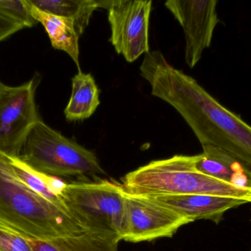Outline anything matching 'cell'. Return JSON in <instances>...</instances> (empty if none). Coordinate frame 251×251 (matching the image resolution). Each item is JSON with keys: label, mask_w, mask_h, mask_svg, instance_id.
I'll use <instances>...</instances> for the list:
<instances>
[{"label": "cell", "mask_w": 251, "mask_h": 251, "mask_svg": "<svg viewBox=\"0 0 251 251\" xmlns=\"http://www.w3.org/2000/svg\"><path fill=\"white\" fill-rule=\"evenodd\" d=\"M24 28L22 23L0 10V42Z\"/></svg>", "instance_id": "cell-19"}, {"label": "cell", "mask_w": 251, "mask_h": 251, "mask_svg": "<svg viewBox=\"0 0 251 251\" xmlns=\"http://www.w3.org/2000/svg\"><path fill=\"white\" fill-rule=\"evenodd\" d=\"M190 223L191 220L151 197L128 194L125 190L124 241L137 243L171 238Z\"/></svg>", "instance_id": "cell-7"}, {"label": "cell", "mask_w": 251, "mask_h": 251, "mask_svg": "<svg viewBox=\"0 0 251 251\" xmlns=\"http://www.w3.org/2000/svg\"><path fill=\"white\" fill-rule=\"evenodd\" d=\"M0 224L32 240H51L86 232L61 208L32 191L0 152Z\"/></svg>", "instance_id": "cell-2"}, {"label": "cell", "mask_w": 251, "mask_h": 251, "mask_svg": "<svg viewBox=\"0 0 251 251\" xmlns=\"http://www.w3.org/2000/svg\"><path fill=\"white\" fill-rule=\"evenodd\" d=\"M9 157L16 175L24 184L46 200L66 212L61 198V192L66 184L65 181L60 178L32 169L19 157Z\"/></svg>", "instance_id": "cell-16"}, {"label": "cell", "mask_w": 251, "mask_h": 251, "mask_svg": "<svg viewBox=\"0 0 251 251\" xmlns=\"http://www.w3.org/2000/svg\"></svg>", "instance_id": "cell-21"}, {"label": "cell", "mask_w": 251, "mask_h": 251, "mask_svg": "<svg viewBox=\"0 0 251 251\" xmlns=\"http://www.w3.org/2000/svg\"><path fill=\"white\" fill-rule=\"evenodd\" d=\"M217 0H168L165 6L182 27L185 38V61L194 68L212 44L219 23Z\"/></svg>", "instance_id": "cell-9"}, {"label": "cell", "mask_w": 251, "mask_h": 251, "mask_svg": "<svg viewBox=\"0 0 251 251\" xmlns=\"http://www.w3.org/2000/svg\"><path fill=\"white\" fill-rule=\"evenodd\" d=\"M149 197L193 223L198 220H207L216 224L222 221L227 211L249 203L242 199L204 195Z\"/></svg>", "instance_id": "cell-10"}, {"label": "cell", "mask_w": 251, "mask_h": 251, "mask_svg": "<svg viewBox=\"0 0 251 251\" xmlns=\"http://www.w3.org/2000/svg\"><path fill=\"white\" fill-rule=\"evenodd\" d=\"M141 76L151 94L174 108L202 146L219 147L251 167V126L227 109L194 78L170 64L159 51L145 55Z\"/></svg>", "instance_id": "cell-1"}, {"label": "cell", "mask_w": 251, "mask_h": 251, "mask_svg": "<svg viewBox=\"0 0 251 251\" xmlns=\"http://www.w3.org/2000/svg\"><path fill=\"white\" fill-rule=\"evenodd\" d=\"M35 7L55 16L72 19L79 36L83 34L93 13L98 8L108 9L112 1L102 0H29Z\"/></svg>", "instance_id": "cell-15"}, {"label": "cell", "mask_w": 251, "mask_h": 251, "mask_svg": "<svg viewBox=\"0 0 251 251\" xmlns=\"http://www.w3.org/2000/svg\"><path fill=\"white\" fill-rule=\"evenodd\" d=\"M196 169L199 172L234 187L251 190V167L219 147L202 146Z\"/></svg>", "instance_id": "cell-11"}, {"label": "cell", "mask_w": 251, "mask_h": 251, "mask_svg": "<svg viewBox=\"0 0 251 251\" xmlns=\"http://www.w3.org/2000/svg\"><path fill=\"white\" fill-rule=\"evenodd\" d=\"M250 203H251V200H250Z\"/></svg>", "instance_id": "cell-20"}, {"label": "cell", "mask_w": 251, "mask_h": 251, "mask_svg": "<svg viewBox=\"0 0 251 251\" xmlns=\"http://www.w3.org/2000/svg\"><path fill=\"white\" fill-rule=\"evenodd\" d=\"M199 155H176L152 161L123 177L126 193L145 197L160 196H219L242 199L250 203L251 190L234 187L208 176L196 169Z\"/></svg>", "instance_id": "cell-3"}, {"label": "cell", "mask_w": 251, "mask_h": 251, "mask_svg": "<svg viewBox=\"0 0 251 251\" xmlns=\"http://www.w3.org/2000/svg\"><path fill=\"white\" fill-rule=\"evenodd\" d=\"M19 157L32 169L57 178L105 174L94 152L66 138L42 119L29 133Z\"/></svg>", "instance_id": "cell-4"}, {"label": "cell", "mask_w": 251, "mask_h": 251, "mask_svg": "<svg viewBox=\"0 0 251 251\" xmlns=\"http://www.w3.org/2000/svg\"><path fill=\"white\" fill-rule=\"evenodd\" d=\"M151 0H114L108 10L110 42L118 54L131 63L149 53Z\"/></svg>", "instance_id": "cell-8"}, {"label": "cell", "mask_w": 251, "mask_h": 251, "mask_svg": "<svg viewBox=\"0 0 251 251\" xmlns=\"http://www.w3.org/2000/svg\"><path fill=\"white\" fill-rule=\"evenodd\" d=\"M26 1L31 16L45 28L53 48L67 53L75 62L79 72L81 71L79 46L80 36L74 21L46 13L31 4L29 0Z\"/></svg>", "instance_id": "cell-12"}, {"label": "cell", "mask_w": 251, "mask_h": 251, "mask_svg": "<svg viewBox=\"0 0 251 251\" xmlns=\"http://www.w3.org/2000/svg\"><path fill=\"white\" fill-rule=\"evenodd\" d=\"M72 81V95L65 109V116L69 122L85 120L100 106V90L91 74L79 71Z\"/></svg>", "instance_id": "cell-14"}, {"label": "cell", "mask_w": 251, "mask_h": 251, "mask_svg": "<svg viewBox=\"0 0 251 251\" xmlns=\"http://www.w3.org/2000/svg\"><path fill=\"white\" fill-rule=\"evenodd\" d=\"M61 198L69 215L85 231L116 234L122 240L125 228V189L122 184L66 183Z\"/></svg>", "instance_id": "cell-5"}, {"label": "cell", "mask_w": 251, "mask_h": 251, "mask_svg": "<svg viewBox=\"0 0 251 251\" xmlns=\"http://www.w3.org/2000/svg\"><path fill=\"white\" fill-rule=\"evenodd\" d=\"M0 10L22 23L25 28L38 23L29 13L26 0H0Z\"/></svg>", "instance_id": "cell-18"}, {"label": "cell", "mask_w": 251, "mask_h": 251, "mask_svg": "<svg viewBox=\"0 0 251 251\" xmlns=\"http://www.w3.org/2000/svg\"><path fill=\"white\" fill-rule=\"evenodd\" d=\"M0 251H34L29 238L0 224Z\"/></svg>", "instance_id": "cell-17"}, {"label": "cell", "mask_w": 251, "mask_h": 251, "mask_svg": "<svg viewBox=\"0 0 251 251\" xmlns=\"http://www.w3.org/2000/svg\"><path fill=\"white\" fill-rule=\"evenodd\" d=\"M38 81L32 78L19 86L0 81V152L19 157L25 141L40 118L35 103Z\"/></svg>", "instance_id": "cell-6"}, {"label": "cell", "mask_w": 251, "mask_h": 251, "mask_svg": "<svg viewBox=\"0 0 251 251\" xmlns=\"http://www.w3.org/2000/svg\"><path fill=\"white\" fill-rule=\"evenodd\" d=\"M29 240L34 251H118L122 241L116 234L90 231L75 237Z\"/></svg>", "instance_id": "cell-13"}]
</instances>
